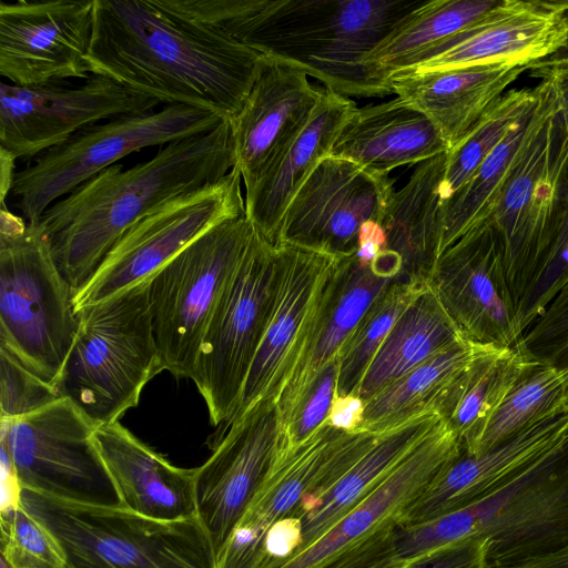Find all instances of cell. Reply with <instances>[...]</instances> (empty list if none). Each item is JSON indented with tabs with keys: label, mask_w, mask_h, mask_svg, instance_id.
I'll return each instance as SVG.
<instances>
[{
	"label": "cell",
	"mask_w": 568,
	"mask_h": 568,
	"mask_svg": "<svg viewBox=\"0 0 568 568\" xmlns=\"http://www.w3.org/2000/svg\"><path fill=\"white\" fill-rule=\"evenodd\" d=\"M263 55L163 0H94L90 73L160 103L231 121L250 94Z\"/></svg>",
	"instance_id": "6da1fadb"
},
{
	"label": "cell",
	"mask_w": 568,
	"mask_h": 568,
	"mask_svg": "<svg viewBox=\"0 0 568 568\" xmlns=\"http://www.w3.org/2000/svg\"><path fill=\"white\" fill-rule=\"evenodd\" d=\"M425 0H165L258 52L291 61L344 97H385L366 57Z\"/></svg>",
	"instance_id": "7a4b0ae2"
},
{
	"label": "cell",
	"mask_w": 568,
	"mask_h": 568,
	"mask_svg": "<svg viewBox=\"0 0 568 568\" xmlns=\"http://www.w3.org/2000/svg\"><path fill=\"white\" fill-rule=\"evenodd\" d=\"M234 164L231 124L223 120L132 168L105 169L49 206L38 223L61 274L78 291L131 225L169 200L219 182Z\"/></svg>",
	"instance_id": "3957f363"
},
{
	"label": "cell",
	"mask_w": 568,
	"mask_h": 568,
	"mask_svg": "<svg viewBox=\"0 0 568 568\" xmlns=\"http://www.w3.org/2000/svg\"><path fill=\"white\" fill-rule=\"evenodd\" d=\"M567 189L568 130L554 85L540 123L487 217L499 236L518 315L530 293L544 295L552 290L567 215Z\"/></svg>",
	"instance_id": "277c9868"
},
{
	"label": "cell",
	"mask_w": 568,
	"mask_h": 568,
	"mask_svg": "<svg viewBox=\"0 0 568 568\" xmlns=\"http://www.w3.org/2000/svg\"><path fill=\"white\" fill-rule=\"evenodd\" d=\"M150 280L77 313L78 332L54 387L97 426L119 422L165 371L153 332Z\"/></svg>",
	"instance_id": "5b68a950"
},
{
	"label": "cell",
	"mask_w": 568,
	"mask_h": 568,
	"mask_svg": "<svg viewBox=\"0 0 568 568\" xmlns=\"http://www.w3.org/2000/svg\"><path fill=\"white\" fill-rule=\"evenodd\" d=\"M77 291L39 223L0 211V346L54 386L74 342Z\"/></svg>",
	"instance_id": "8992f818"
},
{
	"label": "cell",
	"mask_w": 568,
	"mask_h": 568,
	"mask_svg": "<svg viewBox=\"0 0 568 568\" xmlns=\"http://www.w3.org/2000/svg\"><path fill=\"white\" fill-rule=\"evenodd\" d=\"M23 506L57 536L67 568H216L199 517L156 520L119 504L65 499L22 489Z\"/></svg>",
	"instance_id": "52a82bcc"
},
{
	"label": "cell",
	"mask_w": 568,
	"mask_h": 568,
	"mask_svg": "<svg viewBox=\"0 0 568 568\" xmlns=\"http://www.w3.org/2000/svg\"><path fill=\"white\" fill-rule=\"evenodd\" d=\"M256 232L246 214L211 227L149 283V303L164 369L191 378L209 322Z\"/></svg>",
	"instance_id": "ba28073f"
},
{
	"label": "cell",
	"mask_w": 568,
	"mask_h": 568,
	"mask_svg": "<svg viewBox=\"0 0 568 568\" xmlns=\"http://www.w3.org/2000/svg\"><path fill=\"white\" fill-rule=\"evenodd\" d=\"M224 119L182 104L160 111L124 114L73 134L16 173L12 194L28 223H38L44 211L118 160L144 148L209 132Z\"/></svg>",
	"instance_id": "9c48e42d"
},
{
	"label": "cell",
	"mask_w": 568,
	"mask_h": 568,
	"mask_svg": "<svg viewBox=\"0 0 568 568\" xmlns=\"http://www.w3.org/2000/svg\"><path fill=\"white\" fill-rule=\"evenodd\" d=\"M277 282V250L256 230L209 322L191 377L205 400L211 424L222 425L219 434L239 407L272 314Z\"/></svg>",
	"instance_id": "30bf717a"
},
{
	"label": "cell",
	"mask_w": 568,
	"mask_h": 568,
	"mask_svg": "<svg viewBox=\"0 0 568 568\" xmlns=\"http://www.w3.org/2000/svg\"><path fill=\"white\" fill-rule=\"evenodd\" d=\"M382 433H346L326 422L291 449L278 448L262 484L216 555V568H260L271 527L293 517L302 501L324 494Z\"/></svg>",
	"instance_id": "8fae6325"
},
{
	"label": "cell",
	"mask_w": 568,
	"mask_h": 568,
	"mask_svg": "<svg viewBox=\"0 0 568 568\" xmlns=\"http://www.w3.org/2000/svg\"><path fill=\"white\" fill-rule=\"evenodd\" d=\"M241 181L233 168L219 182L169 200L136 221L77 291L75 313L150 280L211 227L244 214Z\"/></svg>",
	"instance_id": "7c38bea8"
},
{
	"label": "cell",
	"mask_w": 568,
	"mask_h": 568,
	"mask_svg": "<svg viewBox=\"0 0 568 568\" xmlns=\"http://www.w3.org/2000/svg\"><path fill=\"white\" fill-rule=\"evenodd\" d=\"M97 427L69 398L60 397L22 417L1 419V448L22 489L118 504L93 443Z\"/></svg>",
	"instance_id": "4fadbf2b"
},
{
	"label": "cell",
	"mask_w": 568,
	"mask_h": 568,
	"mask_svg": "<svg viewBox=\"0 0 568 568\" xmlns=\"http://www.w3.org/2000/svg\"><path fill=\"white\" fill-rule=\"evenodd\" d=\"M393 184L388 174L327 155L291 200L275 244L335 257L355 254L361 225L367 221L381 223L394 193Z\"/></svg>",
	"instance_id": "5bb4252c"
},
{
	"label": "cell",
	"mask_w": 568,
	"mask_h": 568,
	"mask_svg": "<svg viewBox=\"0 0 568 568\" xmlns=\"http://www.w3.org/2000/svg\"><path fill=\"white\" fill-rule=\"evenodd\" d=\"M428 284L468 339L506 348L521 338L524 331L507 281L501 244L488 220L440 254Z\"/></svg>",
	"instance_id": "9a60e30c"
},
{
	"label": "cell",
	"mask_w": 568,
	"mask_h": 568,
	"mask_svg": "<svg viewBox=\"0 0 568 568\" xmlns=\"http://www.w3.org/2000/svg\"><path fill=\"white\" fill-rule=\"evenodd\" d=\"M159 103L98 74L75 89L2 82L0 148L16 159L38 156L101 120L152 111Z\"/></svg>",
	"instance_id": "2e32d148"
},
{
	"label": "cell",
	"mask_w": 568,
	"mask_h": 568,
	"mask_svg": "<svg viewBox=\"0 0 568 568\" xmlns=\"http://www.w3.org/2000/svg\"><path fill=\"white\" fill-rule=\"evenodd\" d=\"M93 6L94 0L1 1V77L23 87L88 79Z\"/></svg>",
	"instance_id": "e0dca14e"
},
{
	"label": "cell",
	"mask_w": 568,
	"mask_h": 568,
	"mask_svg": "<svg viewBox=\"0 0 568 568\" xmlns=\"http://www.w3.org/2000/svg\"><path fill=\"white\" fill-rule=\"evenodd\" d=\"M281 438L275 400L260 402L229 425L195 468L197 517L216 555L270 470Z\"/></svg>",
	"instance_id": "ac0fdd59"
},
{
	"label": "cell",
	"mask_w": 568,
	"mask_h": 568,
	"mask_svg": "<svg viewBox=\"0 0 568 568\" xmlns=\"http://www.w3.org/2000/svg\"><path fill=\"white\" fill-rule=\"evenodd\" d=\"M408 277L402 258L386 250L367 267L356 255L337 257L321 291L297 359L275 402L281 429L317 375L338 354L372 303L393 283Z\"/></svg>",
	"instance_id": "d6986e66"
},
{
	"label": "cell",
	"mask_w": 568,
	"mask_h": 568,
	"mask_svg": "<svg viewBox=\"0 0 568 568\" xmlns=\"http://www.w3.org/2000/svg\"><path fill=\"white\" fill-rule=\"evenodd\" d=\"M275 247L278 282L274 306L229 425L260 402H276L304 343L326 276L337 258L288 244L278 243Z\"/></svg>",
	"instance_id": "ffe728a7"
},
{
	"label": "cell",
	"mask_w": 568,
	"mask_h": 568,
	"mask_svg": "<svg viewBox=\"0 0 568 568\" xmlns=\"http://www.w3.org/2000/svg\"><path fill=\"white\" fill-rule=\"evenodd\" d=\"M460 454L458 437L440 418L335 526L275 568H323L366 537L399 527L414 500Z\"/></svg>",
	"instance_id": "44dd1931"
},
{
	"label": "cell",
	"mask_w": 568,
	"mask_h": 568,
	"mask_svg": "<svg viewBox=\"0 0 568 568\" xmlns=\"http://www.w3.org/2000/svg\"><path fill=\"white\" fill-rule=\"evenodd\" d=\"M566 446L568 412L480 454L467 455L462 450L414 500L399 527L423 525L481 500Z\"/></svg>",
	"instance_id": "7402d4cb"
},
{
	"label": "cell",
	"mask_w": 568,
	"mask_h": 568,
	"mask_svg": "<svg viewBox=\"0 0 568 568\" xmlns=\"http://www.w3.org/2000/svg\"><path fill=\"white\" fill-rule=\"evenodd\" d=\"M567 32L559 1L498 0L477 21L425 52L404 72L500 62L528 67L559 50Z\"/></svg>",
	"instance_id": "603a6c76"
},
{
	"label": "cell",
	"mask_w": 568,
	"mask_h": 568,
	"mask_svg": "<svg viewBox=\"0 0 568 568\" xmlns=\"http://www.w3.org/2000/svg\"><path fill=\"white\" fill-rule=\"evenodd\" d=\"M307 77L298 64L263 55L242 110L230 121L234 168L245 190L318 103L324 89L311 84Z\"/></svg>",
	"instance_id": "cb8c5ba5"
},
{
	"label": "cell",
	"mask_w": 568,
	"mask_h": 568,
	"mask_svg": "<svg viewBox=\"0 0 568 568\" xmlns=\"http://www.w3.org/2000/svg\"><path fill=\"white\" fill-rule=\"evenodd\" d=\"M93 443L120 506L156 520L197 517L195 468L171 464L120 422L98 426Z\"/></svg>",
	"instance_id": "d4e9b609"
},
{
	"label": "cell",
	"mask_w": 568,
	"mask_h": 568,
	"mask_svg": "<svg viewBox=\"0 0 568 568\" xmlns=\"http://www.w3.org/2000/svg\"><path fill=\"white\" fill-rule=\"evenodd\" d=\"M356 109L353 100L324 89L306 121L271 159L255 184L245 190V214L272 244L277 241L281 222L294 194L331 154Z\"/></svg>",
	"instance_id": "484cf974"
},
{
	"label": "cell",
	"mask_w": 568,
	"mask_h": 568,
	"mask_svg": "<svg viewBox=\"0 0 568 568\" xmlns=\"http://www.w3.org/2000/svg\"><path fill=\"white\" fill-rule=\"evenodd\" d=\"M526 71V65L500 62L402 72L389 77L388 82L396 97L434 123L450 151Z\"/></svg>",
	"instance_id": "4316f807"
},
{
	"label": "cell",
	"mask_w": 568,
	"mask_h": 568,
	"mask_svg": "<svg viewBox=\"0 0 568 568\" xmlns=\"http://www.w3.org/2000/svg\"><path fill=\"white\" fill-rule=\"evenodd\" d=\"M439 131L418 109L396 97L357 108L329 155L351 160L378 174L422 163L447 152Z\"/></svg>",
	"instance_id": "83f0119b"
},
{
	"label": "cell",
	"mask_w": 568,
	"mask_h": 568,
	"mask_svg": "<svg viewBox=\"0 0 568 568\" xmlns=\"http://www.w3.org/2000/svg\"><path fill=\"white\" fill-rule=\"evenodd\" d=\"M531 363L518 344L485 345L444 389L434 410L458 437L463 453L475 454L494 413Z\"/></svg>",
	"instance_id": "f1b7e54d"
},
{
	"label": "cell",
	"mask_w": 568,
	"mask_h": 568,
	"mask_svg": "<svg viewBox=\"0 0 568 568\" xmlns=\"http://www.w3.org/2000/svg\"><path fill=\"white\" fill-rule=\"evenodd\" d=\"M439 419L438 414L429 409L382 433L375 445L329 489L302 503L293 516L301 523V544L294 555L306 549L347 515Z\"/></svg>",
	"instance_id": "f546056e"
},
{
	"label": "cell",
	"mask_w": 568,
	"mask_h": 568,
	"mask_svg": "<svg viewBox=\"0 0 568 568\" xmlns=\"http://www.w3.org/2000/svg\"><path fill=\"white\" fill-rule=\"evenodd\" d=\"M447 152L418 164L407 183L394 191L381 225L387 250L397 254L405 274L428 282L438 258L440 186Z\"/></svg>",
	"instance_id": "4dcf8cb0"
},
{
	"label": "cell",
	"mask_w": 568,
	"mask_h": 568,
	"mask_svg": "<svg viewBox=\"0 0 568 568\" xmlns=\"http://www.w3.org/2000/svg\"><path fill=\"white\" fill-rule=\"evenodd\" d=\"M465 338L428 284L388 333L355 396L368 400L413 368Z\"/></svg>",
	"instance_id": "1f68e13d"
},
{
	"label": "cell",
	"mask_w": 568,
	"mask_h": 568,
	"mask_svg": "<svg viewBox=\"0 0 568 568\" xmlns=\"http://www.w3.org/2000/svg\"><path fill=\"white\" fill-rule=\"evenodd\" d=\"M539 95L519 124L491 151L474 174L452 196L440 203V254L469 230L487 220L509 173L540 123L554 92L551 79L538 83Z\"/></svg>",
	"instance_id": "d6a6232c"
},
{
	"label": "cell",
	"mask_w": 568,
	"mask_h": 568,
	"mask_svg": "<svg viewBox=\"0 0 568 568\" xmlns=\"http://www.w3.org/2000/svg\"><path fill=\"white\" fill-rule=\"evenodd\" d=\"M497 1L425 0L366 57L372 78L390 87L389 77L413 68L425 52L477 21Z\"/></svg>",
	"instance_id": "836d02e7"
},
{
	"label": "cell",
	"mask_w": 568,
	"mask_h": 568,
	"mask_svg": "<svg viewBox=\"0 0 568 568\" xmlns=\"http://www.w3.org/2000/svg\"><path fill=\"white\" fill-rule=\"evenodd\" d=\"M485 346L468 338L428 358L365 402L358 430L384 433L433 409L440 394Z\"/></svg>",
	"instance_id": "e575fe53"
},
{
	"label": "cell",
	"mask_w": 568,
	"mask_h": 568,
	"mask_svg": "<svg viewBox=\"0 0 568 568\" xmlns=\"http://www.w3.org/2000/svg\"><path fill=\"white\" fill-rule=\"evenodd\" d=\"M566 412L568 402L561 371L532 362L494 413L473 455Z\"/></svg>",
	"instance_id": "d590c367"
},
{
	"label": "cell",
	"mask_w": 568,
	"mask_h": 568,
	"mask_svg": "<svg viewBox=\"0 0 568 568\" xmlns=\"http://www.w3.org/2000/svg\"><path fill=\"white\" fill-rule=\"evenodd\" d=\"M428 282L404 277L393 283L358 321L338 351L337 396L355 395L388 333Z\"/></svg>",
	"instance_id": "8d00e7d4"
},
{
	"label": "cell",
	"mask_w": 568,
	"mask_h": 568,
	"mask_svg": "<svg viewBox=\"0 0 568 568\" xmlns=\"http://www.w3.org/2000/svg\"><path fill=\"white\" fill-rule=\"evenodd\" d=\"M539 84L529 89L506 91L479 119L464 140L447 151L440 203L452 196L474 174L491 151L532 109Z\"/></svg>",
	"instance_id": "74e56055"
},
{
	"label": "cell",
	"mask_w": 568,
	"mask_h": 568,
	"mask_svg": "<svg viewBox=\"0 0 568 568\" xmlns=\"http://www.w3.org/2000/svg\"><path fill=\"white\" fill-rule=\"evenodd\" d=\"M1 558L11 568H67L57 536L23 504L0 510Z\"/></svg>",
	"instance_id": "f35d334b"
},
{
	"label": "cell",
	"mask_w": 568,
	"mask_h": 568,
	"mask_svg": "<svg viewBox=\"0 0 568 568\" xmlns=\"http://www.w3.org/2000/svg\"><path fill=\"white\" fill-rule=\"evenodd\" d=\"M517 344L532 362L561 371L568 402V282Z\"/></svg>",
	"instance_id": "ab89813d"
},
{
	"label": "cell",
	"mask_w": 568,
	"mask_h": 568,
	"mask_svg": "<svg viewBox=\"0 0 568 568\" xmlns=\"http://www.w3.org/2000/svg\"><path fill=\"white\" fill-rule=\"evenodd\" d=\"M0 418L28 415L60 398L57 388L38 377L0 346Z\"/></svg>",
	"instance_id": "60d3db41"
},
{
	"label": "cell",
	"mask_w": 568,
	"mask_h": 568,
	"mask_svg": "<svg viewBox=\"0 0 568 568\" xmlns=\"http://www.w3.org/2000/svg\"><path fill=\"white\" fill-rule=\"evenodd\" d=\"M337 374L336 357L317 375L300 400L282 432L281 448L291 449L297 446L326 422L336 394Z\"/></svg>",
	"instance_id": "b9f144b4"
},
{
	"label": "cell",
	"mask_w": 568,
	"mask_h": 568,
	"mask_svg": "<svg viewBox=\"0 0 568 568\" xmlns=\"http://www.w3.org/2000/svg\"><path fill=\"white\" fill-rule=\"evenodd\" d=\"M396 529L388 528L366 537L323 568H407L415 559H406L398 554Z\"/></svg>",
	"instance_id": "7bdbcfd3"
},
{
	"label": "cell",
	"mask_w": 568,
	"mask_h": 568,
	"mask_svg": "<svg viewBox=\"0 0 568 568\" xmlns=\"http://www.w3.org/2000/svg\"><path fill=\"white\" fill-rule=\"evenodd\" d=\"M407 568H489L486 544L466 538L416 558Z\"/></svg>",
	"instance_id": "ee69618b"
},
{
	"label": "cell",
	"mask_w": 568,
	"mask_h": 568,
	"mask_svg": "<svg viewBox=\"0 0 568 568\" xmlns=\"http://www.w3.org/2000/svg\"><path fill=\"white\" fill-rule=\"evenodd\" d=\"M365 402L355 395H335L326 423L346 433L357 432L364 419Z\"/></svg>",
	"instance_id": "f6af8a7d"
},
{
	"label": "cell",
	"mask_w": 568,
	"mask_h": 568,
	"mask_svg": "<svg viewBox=\"0 0 568 568\" xmlns=\"http://www.w3.org/2000/svg\"><path fill=\"white\" fill-rule=\"evenodd\" d=\"M387 250V236L381 223L364 222L357 234L356 258L362 267L369 266L377 256Z\"/></svg>",
	"instance_id": "bcb514c9"
},
{
	"label": "cell",
	"mask_w": 568,
	"mask_h": 568,
	"mask_svg": "<svg viewBox=\"0 0 568 568\" xmlns=\"http://www.w3.org/2000/svg\"><path fill=\"white\" fill-rule=\"evenodd\" d=\"M568 27V1H559ZM568 67V32L565 44L549 57L530 63L527 71L530 77L540 72Z\"/></svg>",
	"instance_id": "7dc6e473"
},
{
	"label": "cell",
	"mask_w": 568,
	"mask_h": 568,
	"mask_svg": "<svg viewBox=\"0 0 568 568\" xmlns=\"http://www.w3.org/2000/svg\"><path fill=\"white\" fill-rule=\"evenodd\" d=\"M534 78H549L554 82L564 123L568 130V67L540 72Z\"/></svg>",
	"instance_id": "c3c4849f"
},
{
	"label": "cell",
	"mask_w": 568,
	"mask_h": 568,
	"mask_svg": "<svg viewBox=\"0 0 568 568\" xmlns=\"http://www.w3.org/2000/svg\"><path fill=\"white\" fill-rule=\"evenodd\" d=\"M16 158L7 150L0 148V199L1 205H6V197L12 191L14 182Z\"/></svg>",
	"instance_id": "681fc988"
},
{
	"label": "cell",
	"mask_w": 568,
	"mask_h": 568,
	"mask_svg": "<svg viewBox=\"0 0 568 568\" xmlns=\"http://www.w3.org/2000/svg\"><path fill=\"white\" fill-rule=\"evenodd\" d=\"M511 568H568V547Z\"/></svg>",
	"instance_id": "f907efd6"
},
{
	"label": "cell",
	"mask_w": 568,
	"mask_h": 568,
	"mask_svg": "<svg viewBox=\"0 0 568 568\" xmlns=\"http://www.w3.org/2000/svg\"><path fill=\"white\" fill-rule=\"evenodd\" d=\"M561 242L565 244H568V189H567V215H566V221H565V225H564V230H562V234H561Z\"/></svg>",
	"instance_id": "816d5d0a"
},
{
	"label": "cell",
	"mask_w": 568,
	"mask_h": 568,
	"mask_svg": "<svg viewBox=\"0 0 568 568\" xmlns=\"http://www.w3.org/2000/svg\"><path fill=\"white\" fill-rule=\"evenodd\" d=\"M1 568H11V567L6 562V560H3L1 558Z\"/></svg>",
	"instance_id": "f5cc1de1"
}]
</instances>
